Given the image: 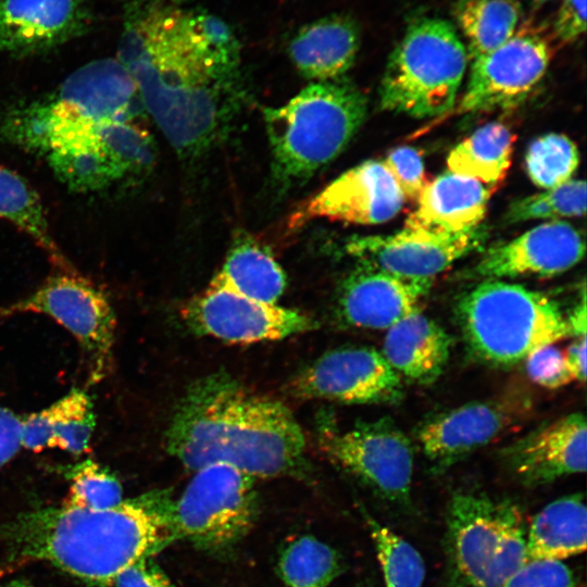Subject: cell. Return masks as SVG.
<instances>
[{
    "instance_id": "2e32d148",
    "label": "cell",
    "mask_w": 587,
    "mask_h": 587,
    "mask_svg": "<svg viewBox=\"0 0 587 587\" xmlns=\"http://www.w3.org/2000/svg\"><path fill=\"white\" fill-rule=\"evenodd\" d=\"M486 230L444 235L404 227L390 235L353 236L347 252L360 264L408 278H434L479 248Z\"/></svg>"
},
{
    "instance_id": "e575fe53",
    "label": "cell",
    "mask_w": 587,
    "mask_h": 587,
    "mask_svg": "<svg viewBox=\"0 0 587 587\" xmlns=\"http://www.w3.org/2000/svg\"><path fill=\"white\" fill-rule=\"evenodd\" d=\"M525 164L529 179L547 189L572 179L579 165V152L567 136L550 133L529 145Z\"/></svg>"
},
{
    "instance_id": "603a6c76",
    "label": "cell",
    "mask_w": 587,
    "mask_h": 587,
    "mask_svg": "<svg viewBox=\"0 0 587 587\" xmlns=\"http://www.w3.org/2000/svg\"><path fill=\"white\" fill-rule=\"evenodd\" d=\"M360 47L357 23L345 15H329L300 28L288 51L299 73L312 80L339 79L354 63Z\"/></svg>"
},
{
    "instance_id": "8fae6325",
    "label": "cell",
    "mask_w": 587,
    "mask_h": 587,
    "mask_svg": "<svg viewBox=\"0 0 587 587\" xmlns=\"http://www.w3.org/2000/svg\"><path fill=\"white\" fill-rule=\"evenodd\" d=\"M519 507L484 492L450 499L444 540L448 587H486L504 530Z\"/></svg>"
},
{
    "instance_id": "f1b7e54d",
    "label": "cell",
    "mask_w": 587,
    "mask_h": 587,
    "mask_svg": "<svg viewBox=\"0 0 587 587\" xmlns=\"http://www.w3.org/2000/svg\"><path fill=\"white\" fill-rule=\"evenodd\" d=\"M522 9L516 0H460L457 24L473 61L505 43L516 34Z\"/></svg>"
},
{
    "instance_id": "5b68a950",
    "label": "cell",
    "mask_w": 587,
    "mask_h": 587,
    "mask_svg": "<svg viewBox=\"0 0 587 587\" xmlns=\"http://www.w3.org/2000/svg\"><path fill=\"white\" fill-rule=\"evenodd\" d=\"M366 114V97L341 78L311 84L286 104L264 109L277 186L300 184L336 159Z\"/></svg>"
},
{
    "instance_id": "f6af8a7d",
    "label": "cell",
    "mask_w": 587,
    "mask_h": 587,
    "mask_svg": "<svg viewBox=\"0 0 587 587\" xmlns=\"http://www.w3.org/2000/svg\"><path fill=\"white\" fill-rule=\"evenodd\" d=\"M0 587H35V586L24 579H12L8 582H0Z\"/></svg>"
},
{
    "instance_id": "484cf974",
    "label": "cell",
    "mask_w": 587,
    "mask_h": 587,
    "mask_svg": "<svg viewBox=\"0 0 587 587\" xmlns=\"http://www.w3.org/2000/svg\"><path fill=\"white\" fill-rule=\"evenodd\" d=\"M587 514L580 494L548 503L526 534L527 561H563L586 550Z\"/></svg>"
},
{
    "instance_id": "60d3db41",
    "label": "cell",
    "mask_w": 587,
    "mask_h": 587,
    "mask_svg": "<svg viewBox=\"0 0 587 587\" xmlns=\"http://www.w3.org/2000/svg\"><path fill=\"white\" fill-rule=\"evenodd\" d=\"M553 29L564 42H572L586 30V0H561Z\"/></svg>"
},
{
    "instance_id": "4316f807",
    "label": "cell",
    "mask_w": 587,
    "mask_h": 587,
    "mask_svg": "<svg viewBox=\"0 0 587 587\" xmlns=\"http://www.w3.org/2000/svg\"><path fill=\"white\" fill-rule=\"evenodd\" d=\"M212 282L271 304L277 302L286 286L285 274L272 253L247 235L235 240Z\"/></svg>"
},
{
    "instance_id": "cb8c5ba5",
    "label": "cell",
    "mask_w": 587,
    "mask_h": 587,
    "mask_svg": "<svg viewBox=\"0 0 587 587\" xmlns=\"http://www.w3.org/2000/svg\"><path fill=\"white\" fill-rule=\"evenodd\" d=\"M450 348L447 332L420 311L387 329L382 353L400 377L430 385L442 374Z\"/></svg>"
},
{
    "instance_id": "7a4b0ae2",
    "label": "cell",
    "mask_w": 587,
    "mask_h": 587,
    "mask_svg": "<svg viewBox=\"0 0 587 587\" xmlns=\"http://www.w3.org/2000/svg\"><path fill=\"white\" fill-rule=\"evenodd\" d=\"M116 59L177 152L195 154L211 145L222 124V99L230 95L187 33L183 11L158 0H128Z\"/></svg>"
},
{
    "instance_id": "9c48e42d",
    "label": "cell",
    "mask_w": 587,
    "mask_h": 587,
    "mask_svg": "<svg viewBox=\"0 0 587 587\" xmlns=\"http://www.w3.org/2000/svg\"><path fill=\"white\" fill-rule=\"evenodd\" d=\"M33 294L0 309V317L43 314L63 326L80 346L90 383L109 373L115 337V314L107 296L75 268L61 270Z\"/></svg>"
},
{
    "instance_id": "d4e9b609",
    "label": "cell",
    "mask_w": 587,
    "mask_h": 587,
    "mask_svg": "<svg viewBox=\"0 0 587 587\" xmlns=\"http://www.w3.org/2000/svg\"><path fill=\"white\" fill-rule=\"evenodd\" d=\"M22 447L39 452L59 448L80 455L90 449L96 416L90 396L74 388L49 407L24 415Z\"/></svg>"
},
{
    "instance_id": "5bb4252c",
    "label": "cell",
    "mask_w": 587,
    "mask_h": 587,
    "mask_svg": "<svg viewBox=\"0 0 587 587\" xmlns=\"http://www.w3.org/2000/svg\"><path fill=\"white\" fill-rule=\"evenodd\" d=\"M301 398L353 404L396 403L403 395L400 375L371 347H347L324 353L291 383Z\"/></svg>"
},
{
    "instance_id": "ab89813d",
    "label": "cell",
    "mask_w": 587,
    "mask_h": 587,
    "mask_svg": "<svg viewBox=\"0 0 587 587\" xmlns=\"http://www.w3.org/2000/svg\"><path fill=\"white\" fill-rule=\"evenodd\" d=\"M113 585L116 587H174L153 557L143 558L121 572Z\"/></svg>"
},
{
    "instance_id": "ee69618b",
    "label": "cell",
    "mask_w": 587,
    "mask_h": 587,
    "mask_svg": "<svg viewBox=\"0 0 587 587\" xmlns=\"http://www.w3.org/2000/svg\"><path fill=\"white\" fill-rule=\"evenodd\" d=\"M566 323L570 330V336L576 338L586 337V300L585 292L583 295L580 303H578L566 316Z\"/></svg>"
},
{
    "instance_id": "7402d4cb",
    "label": "cell",
    "mask_w": 587,
    "mask_h": 587,
    "mask_svg": "<svg viewBox=\"0 0 587 587\" xmlns=\"http://www.w3.org/2000/svg\"><path fill=\"white\" fill-rule=\"evenodd\" d=\"M490 193L485 184L446 171L427 182L404 227L444 235L471 232L480 226Z\"/></svg>"
},
{
    "instance_id": "d590c367",
    "label": "cell",
    "mask_w": 587,
    "mask_h": 587,
    "mask_svg": "<svg viewBox=\"0 0 587 587\" xmlns=\"http://www.w3.org/2000/svg\"><path fill=\"white\" fill-rule=\"evenodd\" d=\"M62 474L70 482L64 505L101 510L123 500V489L117 477L107 466L91 459L63 466Z\"/></svg>"
},
{
    "instance_id": "30bf717a",
    "label": "cell",
    "mask_w": 587,
    "mask_h": 587,
    "mask_svg": "<svg viewBox=\"0 0 587 587\" xmlns=\"http://www.w3.org/2000/svg\"><path fill=\"white\" fill-rule=\"evenodd\" d=\"M320 447L333 462L378 496L395 503L409 501L413 447L389 419L361 423L345 432L326 430L320 437Z\"/></svg>"
},
{
    "instance_id": "3957f363",
    "label": "cell",
    "mask_w": 587,
    "mask_h": 587,
    "mask_svg": "<svg viewBox=\"0 0 587 587\" xmlns=\"http://www.w3.org/2000/svg\"><path fill=\"white\" fill-rule=\"evenodd\" d=\"M166 448L193 472L224 463L270 478L304 469L305 438L292 412L222 372L187 389L166 432Z\"/></svg>"
},
{
    "instance_id": "4fadbf2b",
    "label": "cell",
    "mask_w": 587,
    "mask_h": 587,
    "mask_svg": "<svg viewBox=\"0 0 587 587\" xmlns=\"http://www.w3.org/2000/svg\"><path fill=\"white\" fill-rule=\"evenodd\" d=\"M550 48L535 33H519L497 49L472 61L458 113L510 109L523 102L544 78Z\"/></svg>"
},
{
    "instance_id": "d6a6232c",
    "label": "cell",
    "mask_w": 587,
    "mask_h": 587,
    "mask_svg": "<svg viewBox=\"0 0 587 587\" xmlns=\"http://www.w3.org/2000/svg\"><path fill=\"white\" fill-rule=\"evenodd\" d=\"M365 521L380 564L384 587H422L425 566L419 551L369 514Z\"/></svg>"
},
{
    "instance_id": "7dc6e473",
    "label": "cell",
    "mask_w": 587,
    "mask_h": 587,
    "mask_svg": "<svg viewBox=\"0 0 587 587\" xmlns=\"http://www.w3.org/2000/svg\"><path fill=\"white\" fill-rule=\"evenodd\" d=\"M534 2H537V3H542V2H547V1H550V0H533Z\"/></svg>"
},
{
    "instance_id": "836d02e7",
    "label": "cell",
    "mask_w": 587,
    "mask_h": 587,
    "mask_svg": "<svg viewBox=\"0 0 587 587\" xmlns=\"http://www.w3.org/2000/svg\"><path fill=\"white\" fill-rule=\"evenodd\" d=\"M586 212V183L570 179L555 187L547 188L513 201L505 214L507 223L533 220L560 221L564 217H579Z\"/></svg>"
},
{
    "instance_id": "ba28073f",
    "label": "cell",
    "mask_w": 587,
    "mask_h": 587,
    "mask_svg": "<svg viewBox=\"0 0 587 587\" xmlns=\"http://www.w3.org/2000/svg\"><path fill=\"white\" fill-rule=\"evenodd\" d=\"M255 478L214 463L197 471L174 502L176 539H185L212 555L232 552L257 520Z\"/></svg>"
},
{
    "instance_id": "7bdbcfd3",
    "label": "cell",
    "mask_w": 587,
    "mask_h": 587,
    "mask_svg": "<svg viewBox=\"0 0 587 587\" xmlns=\"http://www.w3.org/2000/svg\"><path fill=\"white\" fill-rule=\"evenodd\" d=\"M565 367L572 379L585 383L586 379V337L576 338L563 353Z\"/></svg>"
},
{
    "instance_id": "9a60e30c",
    "label": "cell",
    "mask_w": 587,
    "mask_h": 587,
    "mask_svg": "<svg viewBox=\"0 0 587 587\" xmlns=\"http://www.w3.org/2000/svg\"><path fill=\"white\" fill-rule=\"evenodd\" d=\"M530 405L526 395L510 391L465 403L424 423L417 440L436 467H448L499 437L522 420Z\"/></svg>"
},
{
    "instance_id": "6da1fadb",
    "label": "cell",
    "mask_w": 587,
    "mask_h": 587,
    "mask_svg": "<svg viewBox=\"0 0 587 587\" xmlns=\"http://www.w3.org/2000/svg\"><path fill=\"white\" fill-rule=\"evenodd\" d=\"M174 502L170 491L152 490L101 510L26 511L0 524V546L12 562L45 561L92 587H109L176 540Z\"/></svg>"
},
{
    "instance_id": "bcb514c9",
    "label": "cell",
    "mask_w": 587,
    "mask_h": 587,
    "mask_svg": "<svg viewBox=\"0 0 587 587\" xmlns=\"http://www.w3.org/2000/svg\"><path fill=\"white\" fill-rule=\"evenodd\" d=\"M359 587H377V586L370 582V583L363 584V585H361Z\"/></svg>"
},
{
    "instance_id": "44dd1931",
    "label": "cell",
    "mask_w": 587,
    "mask_h": 587,
    "mask_svg": "<svg viewBox=\"0 0 587 587\" xmlns=\"http://www.w3.org/2000/svg\"><path fill=\"white\" fill-rule=\"evenodd\" d=\"M348 275L338 296L339 316L349 325L388 329L420 312L433 278H408L362 265Z\"/></svg>"
},
{
    "instance_id": "7c38bea8",
    "label": "cell",
    "mask_w": 587,
    "mask_h": 587,
    "mask_svg": "<svg viewBox=\"0 0 587 587\" xmlns=\"http://www.w3.org/2000/svg\"><path fill=\"white\" fill-rule=\"evenodd\" d=\"M183 317L197 334L240 344L283 339L316 326L299 311L247 298L214 282L186 304Z\"/></svg>"
},
{
    "instance_id": "52a82bcc",
    "label": "cell",
    "mask_w": 587,
    "mask_h": 587,
    "mask_svg": "<svg viewBox=\"0 0 587 587\" xmlns=\"http://www.w3.org/2000/svg\"><path fill=\"white\" fill-rule=\"evenodd\" d=\"M467 60L452 24L429 16L412 21L388 58L382 109L415 118L442 115L455 104Z\"/></svg>"
},
{
    "instance_id": "74e56055",
    "label": "cell",
    "mask_w": 587,
    "mask_h": 587,
    "mask_svg": "<svg viewBox=\"0 0 587 587\" xmlns=\"http://www.w3.org/2000/svg\"><path fill=\"white\" fill-rule=\"evenodd\" d=\"M574 572L562 561H528L502 587H576Z\"/></svg>"
},
{
    "instance_id": "8d00e7d4",
    "label": "cell",
    "mask_w": 587,
    "mask_h": 587,
    "mask_svg": "<svg viewBox=\"0 0 587 587\" xmlns=\"http://www.w3.org/2000/svg\"><path fill=\"white\" fill-rule=\"evenodd\" d=\"M405 200H416L427 184L424 161L412 147L402 146L391 150L382 160Z\"/></svg>"
},
{
    "instance_id": "f546056e",
    "label": "cell",
    "mask_w": 587,
    "mask_h": 587,
    "mask_svg": "<svg viewBox=\"0 0 587 587\" xmlns=\"http://www.w3.org/2000/svg\"><path fill=\"white\" fill-rule=\"evenodd\" d=\"M0 217L30 236L58 268L73 267L55 243L37 191L16 172L0 166Z\"/></svg>"
},
{
    "instance_id": "83f0119b",
    "label": "cell",
    "mask_w": 587,
    "mask_h": 587,
    "mask_svg": "<svg viewBox=\"0 0 587 587\" xmlns=\"http://www.w3.org/2000/svg\"><path fill=\"white\" fill-rule=\"evenodd\" d=\"M514 139L505 125L488 123L450 151L448 171L495 186L504 178L511 165Z\"/></svg>"
},
{
    "instance_id": "ffe728a7",
    "label": "cell",
    "mask_w": 587,
    "mask_h": 587,
    "mask_svg": "<svg viewBox=\"0 0 587 587\" xmlns=\"http://www.w3.org/2000/svg\"><path fill=\"white\" fill-rule=\"evenodd\" d=\"M585 249V238L576 227L561 220L549 221L489 248L474 273L487 279L553 276L579 263Z\"/></svg>"
},
{
    "instance_id": "c3c4849f",
    "label": "cell",
    "mask_w": 587,
    "mask_h": 587,
    "mask_svg": "<svg viewBox=\"0 0 587 587\" xmlns=\"http://www.w3.org/2000/svg\"><path fill=\"white\" fill-rule=\"evenodd\" d=\"M7 569H0V577L5 573Z\"/></svg>"
},
{
    "instance_id": "f35d334b",
    "label": "cell",
    "mask_w": 587,
    "mask_h": 587,
    "mask_svg": "<svg viewBox=\"0 0 587 587\" xmlns=\"http://www.w3.org/2000/svg\"><path fill=\"white\" fill-rule=\"evenodd\" d=\"M528 376L546 388H559L573 380L565 367L563 353L552 345L542 347L526 359Z\"/></svg>"
},
{
    "instance_id": "277c9868",
    "label": "cell",
    "mask_w": 587,
    "mask_h": 587,
    "mask_svg": "<svg viewBox=\"0 0 587 587\" xmlns=\"http://www.w3.org/2000/svg\"><path fill=\"white\" fill-rule=\"evenodd\" d=\"M29 151L48 162L60 182L78 192L105 190L140 178L155 161V145L138 120L42 115Z\"/></svg>"
},
{
    "instance_id": "8992f818",
    "label": "cell",
    "mask_w": 587,
    "mask_h": 587,
    "mask_svg": "<svg viewBox=\"0 0 587 587\" xmlns=\"http://www.w3.org/2000/svg\"><path fill=\"white\" fill-rule=\"evenodd\" d=\"M455 313L470 351L495 366L514 365L570 336L557 301L501 279H486L465 292Z\"/></svg>"
},
{
    "instance_id": "1f68e13d",
    "label": "cell",
    "mask_w": 587,
    "mask_h": 587,
    "mask_svg": "<svg viewBox=\"0 0 587 587\" xmlns=\"http://www.w3.org/2000/svg\"><path fill=\"white\" fill-rule=\"evenodd\" d=\"M278 569L285 587H328L342 570L337 551L313 536L286 546Z\"/></svg>"
},
{
    "instance_id": "e0dca14e",
    "label": "cell",
    "mask_w": 587,
    "mask_h": 587,
    "mask_svg": "<svg viewBox=\"0 0 587 587\" xmlns=\"http://www.w3.org/2000/svg\"><path fill=\"white\" fill-rule=\"evenodd\" d=\"M405 199L382 161L367 160L346 171L311 198L296 222L324 217L354 225L394 218Z\"/></svg>"
},
{
    "instance_id": "ac0fdd59",
    "label": "cell",
    "mask_w": 587,
    "mask_h": 587,
    "mask_svg": "<svg viewBox=\"0 0 587 587\" xmlns=\"http://www.w3.org/2000/svg\"><path fill=\"white\" fill-rule=\"evenodd\" d=\"M510 473L526 487L550 484L584 473L587 424L580 412L545 423L511 442L501 452Z\"/></svg>"
},
{
    "instance_id": "4dcf8cb0",
    "label": "cell",
    "mask_w": 587,
    "mask_h": 587,
    "mask_svg": "<svg viewBox=\"0 0 587 587\" xmlns=\"http://www.w3.org/2000/svg\"><path fill=\"white\" fill-rule=\"evenodd\" d=\"M183 21L190 38L209 58L227 91L230 96L237 95L240 46L235 33L220 17L204 11H183Z\"/></svg>"
},
{
    "instance_id": "b9f144b4",
    "label": "cell",
    "mask_w": 587,
    "mask_h": 587,
    "mask_svg": "<svg viewBox=\"0 0 587 587\" xmlns=\"http://www.w3.org/2000/svg\"><path fill=\"white\" fill-rule=\"evenodd\" d=\"M23 416L0 404V469L8 464L22 447Z\"/></svg>"
},
{
    "instance_id": "d6986e66",
    "label": "cell",
    "mask_w": 587,
    "mask_h": 587,
    "mask_svg": "<svg viewBox=\"0 0 587 587\" xmlns=\"http://www.w3.org/2000/svg\"><path fill=\"white\" fill-rule=\"evenodd\" d=\"M90 23L89 0H0V53H47L82 36Z\"/></svg>"
}]
</instances>
